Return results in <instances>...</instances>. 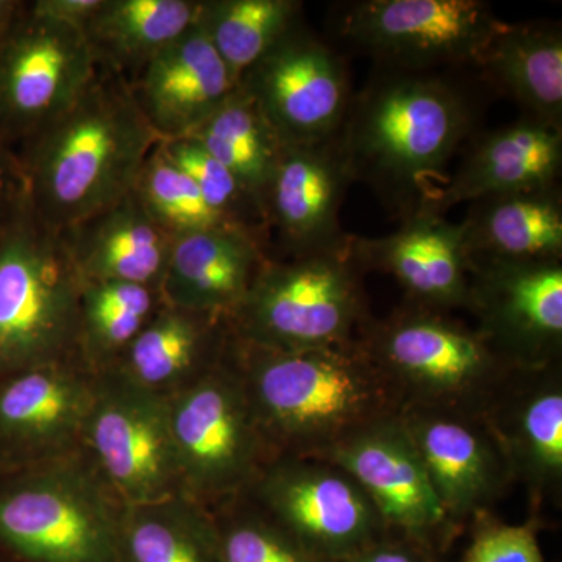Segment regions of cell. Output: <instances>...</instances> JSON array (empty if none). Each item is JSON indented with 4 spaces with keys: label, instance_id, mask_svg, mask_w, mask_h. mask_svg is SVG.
<instances>
[{
    "label": "cell",
    "instance_id": "cell-32",
    "mask_svg": "<svg viewBox=\"0 0 562 562\" xmlns=\"http://www.w3.org/2000/svg\"><path fill=\"white\" fill-rule=\"evenodd\" d=\"M299 0H202L199 24L235 80L301 22Z\"/></svg>",
    "mask_w": 562,
    "mask_h": 562
},
{
    "label": "cell",
    "instance_id": "cell-6",
    "mask_svg": "<svg viewBox=\"0 0 562 562\" xmlns=\"http://www.w3.org/2000/svg\"><path fill=\"white\" fill-rule=\"evenodd\" d=\"M362 273L349 246L301 257L269 258L228 317L232 335L269 350L349 346L358 341L373 317Z\"/></svg>",
    "mask_w": 562,
    "mask_h": 562
},
{
    "label": "cell",
    "instance_id": "cell-34",
    "mask_svg": "<svg viewBox=\"0 0 562 562\" xmlns=\"http://www.w3.org/2000/svg\"><path fill=\"white\" fill-rule=\"evenodd\" d=\"M211 514L221 562H327L305 549L244 495Z\"/></svg>",
    "mask_w": 562,
    "mask_h": 562
},
{
    "label": "cell",
    "instance_id": "cell-37",
    "mask_svg": "<svg viewBox=\"0 0 562 562\" xmlns=\"http://www.w3.org/2000/svg\"><path fill=\"white\" fill-rule=\"evenodd\" d=\"M338 562H439V557L413 539L390 532Z\"/></svg>",
    "mask_w": 562,
    "mask_h": 562
},
{
    "label": "cell",
    "instance_id": "cell-18",
    "mask_svg": "<svg viewBox=\"0 0 562 562\" xmlns=\"http://www.w3.org/2000/svg\"><path fill=\"white\" fill-rule=\"evenodd\" d=\"M482 416L539 520L543 506L562 495V362L514 369Z\"/></svg>",
    "mask_w": 562,
    "mask_h": 562
},
{
    "label": "cell",
    "instance_id": "cell-36",
    "mask_svg": "<svg viewBox=\"0 0 562 562\" xmlns=\"http://www.w3.org/2000/svg\"><path fill=\"white\" fill-rule=\"evenodd\" d=\"M539 520L522 525L502 522L494 513L471 522V542L461 562H546L538 541Z\"/></svg>",
    "mask_w": 562,
    "mask_h": 562
},
{
    "label": "cell",
    "instance_id": "cell-26",
    "mask_svg": "<svg viewBox=\"0 0 562 562\" xmlns=\"http://www.w3.org/2000/svg\"><path fill=\"white\" fill-rule=\"evenodd\" d=\"M475 69L525 117L562 132V31L557 22H503Z\"/></svg>",
    "mask_w": 562,
    "mask_h": 562
},
{
    "label": "cell",
    "instance_id": "cell-11",
    "mask_svg": "<svg viewBox=\"0 0 562 562\" xmlns=\"http://www.w3.org/2000/svg\"><path fill=\"white\" fill-rule=\"evenodd\" d=\"M305 549L338 562L390 535L357 480L321 458H279L244 494Z\"/></svg>",
    "mask_w": 562,
    "mask_h": 562
},
{
    "label": "cell",
    "instance_id": "cell-29",
    "mask_svg": "<svg viewBox=\"0 0 562 562\" xmlns=\"http://www.w3.org/2000/svg\"><path fill=\"white\" fill-rule=\"evenodd\" d=\"M191 138L235 176L266 220V201L284 143L250 92L238 85Z\"/></svg>",
    "mask_w": 562,
    "mask_h": 562
},
{
    "label": "cell",
    "instance_id": "cell-17",
    "mask_svg": "<svg viewBox=\"0 0 562 562\" xmlns=\"http://www.w3.org/2000/svg\"><path fill=\"white\" fill-rule=\"evenodd\" d=\"M408 432L450 522L462 532L508 494L512 464L482 414L403 406Z\"/></svg>",
    "mask_w": 562,
    "mask_h": 562
},
{
    "label": "cell",
    "instance_id": "cell-3",
    "mask_svg": "<svg viewBox=\"0 0 562 562\" xmlns=\"http://www.w3.org/2000/svg\"><path fill=\"white\" fill-rule=\"evenodd\" d=\"M227 360L276 460L322 458L362 428L397 416L403 406L358 341L281 351L232 335Z\"/></svg>",
    "mask_w": 562,
    "mask_h": 562
},
{
    "label": "cell",
    "instance_id": "cell-5",
    "mask_svg": "<svg viewBox=\"0 0 562 562\" xmlns=\"http://www.w3.org/2000/svg\"><path fill=\"white\" fill-rule=\"evenodd\" d=\"M122 509L83 452L0 475V562H120Z\"/></svg>",
    "mask_w": 562,
    "mask_h": 562
},
{
    "label": "cell",
    "instance_id": "cell-35",
    "mask_svg": "<svg viewBox=\"0 0 562 562\" xmlns=\"http://www.w3.org/2000/svg\"><path fill=\"white\" fill-rule=\"evenodd\" d=\"M160 150L194 181L211 209L235 227L254 233L262 239L268 225L261 210L235 176L198 139L191 136L165 139L160 143Z\"/></svg>",
    "mask_w": 562,
    "mask_h": 562
},
{
    "label": "cell",
    "instance_id": "cell-23",
    "mask_svg": "<svg viewBox=\"0 0 562 562\" xmlns=\"http://www.w3.org/2000/svg\"><path fill=\"white\" fill-rule=\"evenodd\" d=\"M265 243L238 227L173 239L162 279V303L228 319L269 260Z\"/></svg>",
    "mask_w": 562,
    "mask_h": 562
},
{
    "label": "cell",
    "instance_id": "cell-40",
    "mask_svg": "<svg viewBox=\"0 0 562 562\" xmlns=\"http://www.w3.org/2000/svg\"><path fill=\"white\" fill-rule=\"evenodd\" d=\"M27 10V2L0 0V46L10 38Z\"/></svg>",
    "mask_w": 562,
    "mask_h": 562
},
{
    "label": "cell",
    "instance_id": "cell-31",
    "mask_svg": "<svg viewBox=\"0 0 562 562\" xmlns=\"http://www.w3.org/2000/svg\"><path fill=\"white\" fill-rule=\"evenodd\" d=\"M161 305L154 288L120 281L81 284L77 357L92 373L109 371Z\"/></svg>",
    "mask_w": 562,
    "mask_h": 562
},
{
    "label": "cell",
    "instance_id": "cell-33",
    "mask_svg": "<svg viewBox=\"0 0 562 562\" xmlns=\"http://www.w3.org/2000/svg\"><path fill=\"white\" fill-rule=\"evenodd\" d=\"M133 190L151 220L173 239L210 228L235 227L211 209L194 181L165 157L160 144L144 162Z\"/></svg>",
    "mask_w": 562,
    "mask_h": 562
},
{
    "label": "cell",
    "instance_id": "cell-20",
    "mask_svg": "<svg viewBox=\"0 0 562 562\" xmlns=\"http://www.w3.org/2000/svg\"><path fill=\"white\" fill-rule=\"evenodd\" d=\"M350 184L335 138L284 144L266 201V224L279 235L283 258L349 246L339 210Z\"/></svg>",
    "mask_w": 562,
    "mask_h": 562
},
{
    "label": "cell",
    "instance_id": "cell-14",
    "mask_svg": "<svg viewBox=\"0 0 562 562\" xmlns=\"http://www.w3.org/2000/svg\"><path fill=\"white\" fill-rule=\"evenodd\" d=\"M95 379L79 357L0 379V475L83 452Z\"/></svg>",
    "mask_w": 562,
    "mask_h": 562
},
{
    "label": "cell",
    "instance_id": "cell-10",
    "mask_svg": "<svg viewBox=\"0 0 562 562\" xmlns=\"http://www.w3.org/2000/svg\"><path fill=\"white\" fill-rule=\"evenodd\" d=\"M83 453L122 506L183 497L168 398L140 390L117 373H98L85 422Z\"/></svg>",
    "mask_w": 562,
    "mask_h": 562
},
{
    "label": "cell",
    "instance_id": "cell-30",
    "mask_svg": "<svg viewBox=\"0 0 562 562\" xmlns=\"http://www.w3.org/2000/svg\"><path fill=\"white\" fill-rule=\"evenodd\" d=\"M120 562H221L213 514L188 498L124 506Z\"/></svg>",
    "mask_w": 562,
    "mask_h": 562
},
{
    "label": "cell",
    "instance_id": "cell-7",
    "mask_svg": "<svg viewBox=\"0 0 562 562\" xmlns=\"http://www.w3.org/2000/svg\"><path fill=\"white\" fill-rule=\"evenodd\" d=\"M81 284L25 198L0 222V379L77 357Z\"/></svg>",
    "mask_w": 562,
    "mask_h": 562
},
{
    "label": "cell",
    "instance_id": "cell-15",
    "mask_svg": "<svg viewBox=\"0 0 562 562\" xmlns=\"http://www.w3.org/2000/svg\"><path fill=\"white\" fill-rule=\"evenodd\" d=\"M98 66L83 32L38 20L27 7L0 46V138L13 147L40 131L79 98Z\"/></svg>",
    "mask_w": 562,
    "mask_h": 562
},
{
    "label": "cell",
    "instance_id": "cell-25",
    "mask_svg": "<svg viewBox=\"0 0 562 562\" xmlns=\"http://www.w3.org/2000/svg\"><path fill=\"white\" fill-rule=\"evenodd\" d=\"M231 336L225 317L162 303L109 371L140 390L171 398L221 364Z\"/></svg>",
    "mask_w": 562,
    "mask_h": 562
},
{
    "label": "cell",
    "instance_id": "cell-9",
    "mask_svg": "<svg viewBox=\"0 0 562 562\" xmlns=\"http://www.w3.org/2000/svg\"><path fill=\"white\" fill-rule=\"evenodd\" d=\"M336 38L375 61L376 68H475L502 27L480 0H357L336 7Z\"/></svg>",
    "mask_w": 562,
    "mask_h": 562
},
{
    "label": "cell",
    "instance_id": "cell-24",
    "mask_svg": "<svg viewBox=\"0 0 562 562\" xmlns=\"http://www.w3.org/2000/svg\"><path fill=\"white\" fill-rule=\"evenodd\" d=\"M58 235L83 283L120 281L160 291L173 238L151 220L135 190Z\"/></svg>",
    "mask_w": 562,
    "mask_h": 562
},
{
    "label": "cell",
    "instance_id": "cell-13",
    "mask_svg": "<svg viewBox=\"0 0 562 562\" xmlns=\"http://www.w3.org/2000/svg\"><path fill=\"white\" fill-rule=\"evenodd\" d=\"M468 312L516 369L562 362V261L471 260Z\"/></svg>",
    "mask_w": 562,
    "mask_h": 562
},
{
    "label": "cell",
    "instance_id": "cell-27",
    "mask_svg": "<svg viewBox=\"0 0 562 562\" xmlns=\"http://www.w3.org/2000/svg\"><path fill=\"white\" fill-rule=\"evenodd\" d=\"M461 222L471 260L562 261L560 187L472 202Z\"/></svg>",
    "mask_w": 562,
    "mask_h": 562
},
{
    "label": "cell",
    "instance_id": "cell-22",
    "mask_svg": "<svg viewBox=\"0 0 562 562\" xmlns=\"http://www.w3.org/2000/svg\"><path fill=\"white\" fill-rule=\"evenodd\" d=\"M562 132L522 116L484 135H475L453 176L424 209L447 211L512 192L560 187Z\"/></svg>",
    "mask_w": 562,
    "mask_h": 562
},
{
    "label": "cell",
    "instance_id": "cell-28",
    "mask_svg": "<svg viewBox=\"0 0 562 562\" xmlns=\"http://www.w3.org/2000/svg\"><path fill=\"white\" fill-rule=\"evenodd\" d=\"M202 0H103L83 36L103 68L128 85L166 46L194 27Z\"/></svg>",
    "mask_w": 562,
    "mask_h": 562
},
{
    "label": "cell",
    "instance_id": "cell-8",
    "mask_svg": "<svg viewBox=\"0 0 562 562\" xmlns=\"http://www.w3.org/2000/svg\"><path fill=\"white\" fill-rule=\"evenodd\" d=\"M168 401L181 494L206 512L243 497L276 460L227 351L221 364Z\"/></svg>",
    "mask_w": 562,
    "mask_h": 562
},
{
    "label": "cell",
    "instance_id": "cell-21",
    "mask_svg": "<svg viewBox=\"0 0 562 562\" xmlns=\"http://www.w3.org/2000/svg\"><path fill=\"white\" fill-rule=\"evenodd\" d=\"M238 85L198 21L144 66L131 90L165 140L191 136Z\"/></svg>",
    "mask_w": 562,
    "mask_h": 562
},
{
    "label": "cell",
    "instance_id": "cell-16",
    "mask_svg": "<svg viewBox=\"0 0 562 562\" xmlns=\"http://www.w3.org/2000/svg\"><path fill=\"white\" fill-rule=\"evenodd\" d=\"M321 460L339 465L357 480L391 532L422 543L439 558L460 535L398 414L355 432Z\"/></svg>",
    "mask_w": 562,
    "mask_h": 562
},
{
    "label": "cell",
    "instance_id": "cell-4",
    "mask_svg": "<svg viewBox=\"0 0 562 562\" xmlns=\"http://www.w3.org/2000/svg\"><path fill=\"white\" fill-rule=\"evenodd\" d=\"M358 344L403 406L483 414L516 369L475 327L409 302L372 317Z\"/></svg>",
    "mask_w": 562,
    "mask_h": 562
},
{
    "label": "cell",
    "instance_id": "cell-2",
    "mask_svg": "<svg viewBox=\"0 0 562 562\" xmlns=\"http://www.w3.org/2000/svg\"><path fill=\"white\" fill-rule=\"evenodd\" d=\"M161 143L131 85L99 65L79 98L24 140L20 157L33 216L68 231L131 194Z\"/></svg>",
    "mask_w": 562,
    "mask_h": 562
},
{
    "label": "cell",
    "instance_id": "cell-1",
    "mask_svg": "<svg viewBox=\"0 0 562 562\" xmlns=\"http://www.w3.org/2000/svg\"><path fill=\"white\" fill-rule=\"evenodd\" d=\"M480 120L479 98L460 79L375 66L335 140L351 183L371 188L403 221L446 183L450 161L476 135Z\"/></svg>",
    "mask_w": 562,
    "mask_h": 562
},
{
    "label": "cell",
    "instance_id": "cell-38",
    "mask_svg": "<svg viewBox=\"0 0 562 562\" xmlns=\"http://www.w3.org/2000/svg\"><path fill=\"white\" fill-rule=\"evenodd\" d=\"M102 3L103 0H33L27 7L29 13L38 20L83 32Z\"/></svg>",
    "mask_w": 562,
    "mask_h": 562
},
{
    "label": "cell",
    "instance_id": "cell-19",
    "mask_svg": "<svg viewBox=\"0 0 562 562\" xmlns=\"http://www.w3.org/2000/svg\"><path fill=\"white\" fill-rule=\"evenodd\" d=\"M349 250L362 272L394 277L405 291L406 302L449 313L468 310L471 258L462 222L422 209L401 221V227L391 235H350Z\"/></svg>",
    "mask_w": 562,
    "mask_h": 562
},
{
    "label": "cell",
    "instance_id": "cell-39",
    "mask_svg": "<svg viewBox=\"0 0 562 562\" xmlns=\"http://www.w3.org/2000/svg\"><path fill=\"white\" fill-rule=\"evenodd\" d=\"M27 198V183L20 157L0 138V222Z\"/></svg>",
    "mask_w": 562,
    "mask_h": 562
},
{
    "label": "cell",
    "instance_id": "cell-12",
    "mask_svg": "<svg viewBox=\"0 0 562 562\" xmlns=\"http://www.w3.org/2000/svg\"><path fill=\"white\" fill-rule=\"evenodd\" d=\"M239 85L250 92L284 144L335 138L355 94L342 55L301 22Z\"/></svg>",
    "mask_w": 562,
    "mask_h": 562
}]
</instances>
